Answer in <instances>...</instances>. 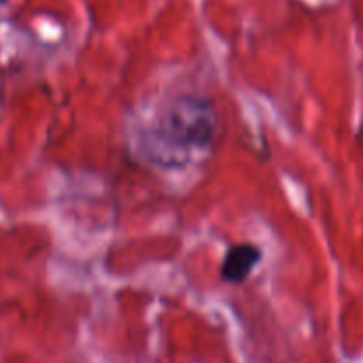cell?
Returning a JSON list of instances; mask_svg holds the SVG:
<instances>
[{
    "label": "cell",
    "mask_w": 363,
    "mask_h": 363,
    "mask_svg": "<svg viewBox=\"0 0 363 363\" xmlns=\"http://www.w3.org/2000/svg\"><path fill=\"white\" fill-rule=\"evenodd\" d=\"M220 119L213 99L201 94H179L170 99L145 135L149 160L162 167H184L194 152L213 147Z\"/></svg>",
    "instance_id": "cell-1"
},
{
    "label": "cell",
    "mask_w": 363,
    "mask_h": 363,
    "mask_svg": "<svg viewBox=\"0 0 363 363\" xmlns=\"http://www.w3.org/2000/svg\"><path fill=\"white\" fill-rule=\"evenodd\" d=\"M262 261V250L254 243L233 245L225 252L220 275L227 284H243Z\"/></svg>",
    "instance_id": "cell-2"
},
{
    "label": "cell",
    "mask_w": 363,
    "mask_h": 363,
    "mask_svg": "<svg viewBox=\"0 0 363 363\" xmlns=\"http://www.w3.org/2000/svg\"><path fill=\"white\" fill-rule=\"evenodd\" d=\"M6 2H7V0H0V6H4Z\"/></svg>",
    "instance_id": "cell-3"
}]
</instances>
